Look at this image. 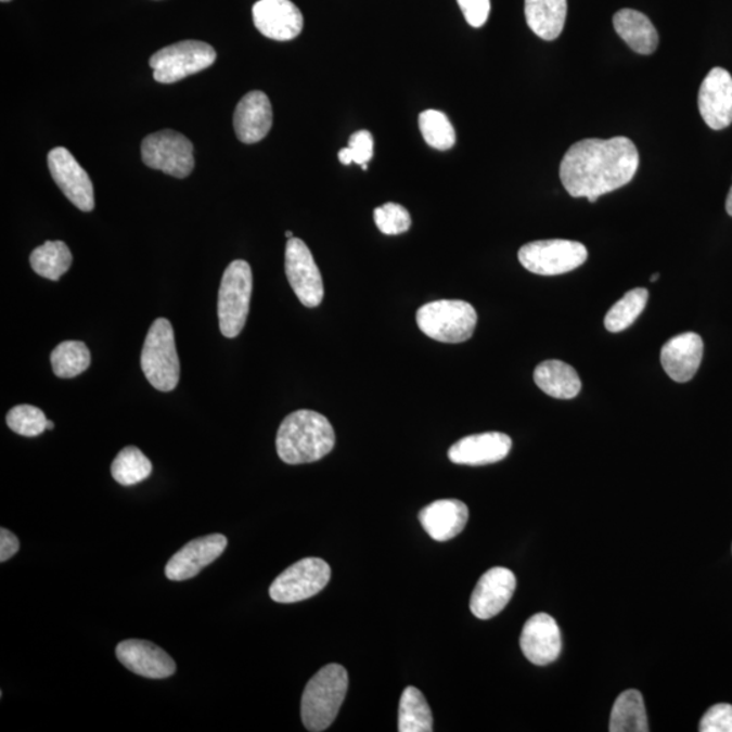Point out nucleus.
<instances>
[{
  "label": "nucleus",
  "mask_w": 732,
  "mask_h": 732,
  "mask_svg": "<svg viewBox=\"0 0 732 732\" xmlns=\"http://www.w3.org/2000/svg\"><path fill=\"white\" fill-rule=\"evenodd\" d=\"M639 163L637 145L624 136L585 139L569 146L563 156L561 181L572 197H585L594 204L601 195L631 182Z\"/></svg>",
  "instance_id": "f257e3e1"
},
{
  "label": "nucleus",
  "mask_w": 732,
  "mask_h": 732,
  "mask_svg": "<svg viewBox=\"0 0 732 732\" xmlns=\"http://www.w3.org/2000/svg\"><path fill=\"white\" fill-rule=\"evenodd\" d=\"M335 433L328 418L312 410H297L282 421L275 448L286 464L314 463L334 449Z\"/></svg>",
  "instance_id": "f03ea898"
},
{
  "label": "nucleus",
  "mask_w": 732,
  "mask_h": 732,
  "mask_svg": "<svg viewBox=\"0 0 732 732\" xmlns=\"http://www.w3.org/2000/svg\"><path fill=\"white\" fill-rule=\"evenodd\" d=\"M349 677L344 666L331 664L320 669L304 689L301 719L311 732L328 730L345 702Z\"/></svg>",
  "instance_id": "7ed1b4c3"
},
{
  "label": "nucleus",
  "mask_w": 732,
  "mask_h": 732,
  "mask_svg": "<svg viewBox=\"0 0 732 732\" xmlns=\"http://www.w3.org/2000/svg\"><path fill=\"white\" fill-rule=\"evenodd\" d=\"M141 369L152 387L162 393L177 388L181 376V363L170 322L165 318L152 323L141 351Z\"/></svg>",
  "instance_id": "20e7f679"
},
{
  "label": "nucleus",
  "mask_w": 732,
  "mask_h": 732,
  "mask_svg": "<svg viewBox=\"0 0 732 732\" xmlns=\"http://www.w3.org/2000/svg\"><path fill=\"white\" fill-rule=\"evenodd\" d=\"M416 323L428 338L444 344H461L474 335L477 313L470 303L463 300H437L418 309Z\"/></svg>",
  "instance_id": "39448f33"
},
{
  "label": "nucleus",
  "mask_w": 732,
  "mask_h": 732,
  "mask_svg": "<svg viewBox=\"0 0 732 732\" xmlns=\"http://www.w3.org/2000/svg\"><path fill=\"white\" fill-rule=\"evenodd\" d=\"M253 293V271L246 260H233L222 274L219 291V324L226 338H235L242 333L249 311Z\"/></svg>",
  "instance_id": "423d86ee"
},
{
  "label": "nucleus",
  "mask_w": 732,
  "mask_h": 732,
  "mask_svg": "<svg viewBox=\"0 0 732 732\" xmlns=\"http://www.w3.org/2000/svg\"><path fill=\"white\" fill-rule=\"evenodd\" d=\"M215 60L216 51L209 43L187 40L172 43L152 54L150 67L154 69L156 81L171 85L210 67Z\"/></svg>",
  "instance_id": "0eeeda50"
},
{
  "label": "nucleus",
  "mask_w": 732,
  "mask_h": 732,
  "mask_svg": "<svg viewBox=\"0 0 732 732\" xmlns=\"http://www.w3.org/2000/svg\"><path fill=\"white\" fill-rule=\"evenodd\" d=\"M518 259L530 273L558 275L582 266L588 259V249L579 242L551 239L525 244L519 248Z\"/></svg>",
  "instance_id": "6e6552de"
},
{
  "label": "nucleus",
  "mask_w": 732,
  "mask_h": 732,
  "mask_svg": "<svg viewBox=\"0 0 732 732\" xmlns=\"http://www.w3.org/2000/svg\"><path fill=\"white\" fill-rule=\"evenodd\" d=\"M330 578L331 568L322 558H301L287 567L271 583L270 599L279 604H293L311 599L328 586Z\"/></svg>",
  "instance_id": "1a4fd4ad"
},
{
  "label": "nucleus",
  "mask_w": 732,
  "mask_h": 732,
  "mask_svg": "<svg viewBox=\"0 0 732 732\" xmlns=\"http://www.w3.org/2000/svg\"><path fill=\"white\" fill-rule=\"evenodd\" d=\"M141 157L146 166L179 179L189 177L194 168L192 141L174 130L146 136L141 143Z\"/></svg>",
  "instance_id": "9d476101"
},
{
  "label": "nucleus",
  "mask_w": 732,
  "mask_h": 732,
  "mask_svg": "<svg viewBox=\"0 0 732 732\" xmlns=\"http://www.w3.org/2000/svg\"><path fill=\"white\" fill-rule=\"evenodd\" d=\"M285 273L298 300L308 308L318 307L323 301L324 286L322 274L312 253L298 237L287 239L285 248Z\"/></svg>",
  "instance_id": "9b49d317"
},
{
  "label": "nucleus",
  "mask_w": 732,
  "mask_h": 732,
  "mask_svg": "<svg viewBox=\"0 0 732 732\" xmlns=\"http://www.w3.org/2000/svg\"><path fill=\"white\" fill-rule=\"evenodd\" d=\"M49 171L53 181L76 208L91 211L95 208L94 187L89 174L64 146H56L48 154Z\"/></svg>",
  "instance_id": "f8f14e48"
},
{
  "label": "nucleus",
  "mask_w": 732,
  "mask_h": 732,
  "mask_svg": "<svg viewBox=\"0 0 732 732\" xmlns=\"http://www.w3.org/2000/svg\"><path fill=\"white\" fill-rule=\"evenodd\" d=\"M698 111L710 129L721 130L732 124V76L716 67L705 76L698 91Z\"/></svg>",
  "instance_id": "ddd939ff"
},
{
  "label": "nucleus",
  "mask_w": 732,
  "mask_h": 732,
  "mask_svg": "<svg viewBox=\"0 0 732 732\" xmlns=\"http://www.w3.org/2000/svg\"><path fill=\"white\" fill-rule=\"evenodd\" d=\"M517 586L513 572L504 567H493L481 575L474 593L471 595L472 615L480 620L496 617L509 604Z\"/></svg>",
  "instance_id": "4468645a"
},
{
  "label": "nucleus",
  "mask_w": 732,
  "mask_h": 732,
  "mask_svg": "<svg viewBox=\"0 0 732 732\" xmlns=\"http://www.w3.org/2000/svg\"><path fill=\"white\" fill-rule=\"evenodd\" d=\"M525 658L537 666L552 664L562 653V633L555 618L537 613L525 622L519 639Z\"/></svg>",
  "instance_id": "2eb2a0df"
},
{
  "label": "nucleus",
  "mask_w": 732,
  "mask_h": 732,
  "mask_svg": "<svg viewBox=\"0 0 732 732\" xmlns=\"http://www.w3.org/2000/svg\"><path fill=\"white\" fill-rule=\"evenodd\" d=\"M228 540L220 534L198 537L189 541L166 564V577L170 580H187L194 578L201 569L208 567L226 551Z\"/></svg>",
  "instance_id": "dca6fc26"
},
{
  "label": "nucleus",
  "mask_w": 732,
  "mask_h": 732,
  "mask_svg": "<svg viewBox=\"0 0 732 732\" xmlns=\"http://www.w3.org/2000/svg\"><path fill=\"white\" fill-rule=\"evenodd\" d=\"M254 25L260 35L275 41H291L300 35L301 11L291 0H258L253 8Z\"/></svg>",
  "instance_id": "f3484780"
},
{
  "label": "nucleus",
  "mask_w": 732,
  "mask_h": 732,
  "mask_svg": "<svg viewBox=\"0 0 732 732\" xmlns=\"http://www.w3.org/2000/svg\"><path fill=\"white\" fill-rule=\"evenodd\" d=\"M116 655L128 670L151 680H163L177 670L171 656L149 640H124L117 645Z\"/></svg>",
  "instance_id": "a211bd4d"
},
{
  "label": "nucleus",
  "mask_w": 732,
  "mask_h": 732,
  "mask_svg": "<svg viewBox=\"0 0 732 732\" xmlns=\"http://www.w3.org/2000/svg\"><path fill=\"white\" fill-rule=\"evenodd\" d=\"M508 434L490 432L461 438L450 447L448 458L460 465H487L508 458L512 450Z\"/></svg>",
  "instance_id": "6ab92c4d"
},
{
  "label": "nucleus",
  "mask_w": 732,
  "mask_h": 732,
  "mask_svg": "<svg viewBox=\"0 0 732 732\" xmlns=\"http://www.w3.org/2000/svg\"><path fill=\"white\" fill-rule=\"evenodd\" d=\"M273 125V108L262 91H249L239 101L233 113V129L244 144L264 140Z\"/></svg>",
  "instance_id": "aec40b11"
},
{
  "label": "nucleus",
  "mask_w": 732,
  "mask_h": 732,
  "mask_svg": "<svg viewBox=\"0 0 732 732\" xmlns=\"http://www.w3.org/2000/svg\"><path fill=\"white\" fill-rule=\"evenodd\" d=\"M704 344L696 333L678 334L667 341L660 350V362L667 376L677 383H686L697 373L703 360Z\"/></svg>",
  "instance_id": "412c9836"
},
{
  "label": "nucleus",
  "mask_w": 732,
  "mask_h": 732,
  "mask_svg": "<svg viewBox=\"0 0 732 732\" xmlns=\"http://www.w3.org/2000/svg\"><path fill=\"white\" fill-rule=\"evenodd\" d=\"M468 515V508L459 499H439L421 510L420 521L433 540L444 542L463 531Z\"/></svg>",
  "instance_id": "4be33fe9"
},
{
  "label": "nucleus",
  "mask_w": 732,
  "mask_h": 732,
  "mask_svg": "<svg viewBox=\"0 0 732 732\" xmlns=\"http://www.w3.org/2000/svg\"><path fill=\"white\" fill-rule=\"evenodd\" d=\"M613 26L618 36L640 54H651L658 48L659 36L653 22L637 10L622 9L613 16Z\"/></svg>",
  "instance_id": "5701e85b"
},
{
  "label": "nucleus",
  "mask_w": 732,
  "mask_h": 732,
  "mask_svg": "<svg viewBox=\"0 0 732 732\" xmlns=\"http://www.w3.org/2000/svg\"><path fill=\"white\" fill-rule=\"evenodd\" d=\"M567 16V0H525L526 24L545 41L562 35Z\"/></svg>",
  "instance_id": "b1692460"
},
{
  "label": "nucleus",
  "mask_w": 732,
  "mask_h": 732,
  "mask_svg": "<svg viewBox=\"0 0 732 732\" xmlns=\"http://www.w3.org/2000/svg\"><path fill=\"white\" fill-rule=\"evenodd\" d=\"M534 377L542 393L556 399H574L582 388L577 371L563 361L541 362L536 367Z\"/></svg>",
  "instance_id": "393cba45"
},
{
  "label": "nucleus",
  "mask_w": 732,
  "mask_h": 732,
  "mask_svg": "<svg viewBox=\"0 0 732 732\" xmlns=\"http://www.w3.org/2000/svg\"><path fill=\"white\" fill-rule=\"evenodd\" d=\"M611 732H647L650 731L647 712H645L642 693L629 689L617 697L613 705Z\"/></svg>",
  "instance_id": "a878e982"
},
{
  "label": "nucleus",
  "mask_w": 732,
  "mask_h": 732,
  "mask_svg": "<svg viewBox=\"0 0 732 732\" xmlns=\"http://www.w3.org/2000/svg\"><path fill=\"white\" fill-rule=\"evenodd\" d=\"M73 265V254L67 244L62 241H48L42 246L33 249L30 266L43 279L57 281L67 273Z\"/></svg>",
  "instance_id": "bb28decb"
},
{
  "label": "nucleus",
  "mask_w": 732,
  "mask_h": 732,
  "mask_svg": "<svg viewBox=\"0 0 732 732\" xmlns=\"http://www.w3.org/2000/svg\"><path fill=\"white\" fill-rule=\"evenodd\" d=\"M399 732H432L433 716L425 696L414 686L404 689L399 705Z\"/></svg>",
  "instance_id": "cd10ccee"
},
{
  "label": "nucleus",
  "mask_w": 732,
  "mask_h": 732,
  "mask_svg": "<svg viewBox=\"0 0 732 732\" xmlns=\"http://www.w3.org/2000/svg\"><path fill=\"white\" fill-rule=\"evenodd\" d=\"M53 373L60 378H74L89 369L91 355L84 342L65 341L51 355Z\"/></svg>",
  "instance_id": "c85d7f7f"
},
{
  "label": "nucleus",
  "mask_w": 732,
  "mask_h": 732,
  "mask_svg": "<svg viewBox=\"0 0 732 732\" xmlns=\"http://www.w3.org/2000/svg\"><path fill=\"white\" fill-rule=\"evenodd\" d=\"M648 291L644 287H637L626 293L615 306L609 309L605 317V328L611 333H621V331L632 325L643 309L647 306Z\"/></svg>",
  "instance_id": "c756f323"
},
{
  "label": "nucleus",
  "mask_w": 732,
  "mask_h": 732,
  "mask_svg": "<svg viewBox=\"0 0 732 732\" xmlns=\"http://www.w3.org/2000/svg\"><path fill=\"white\" fill-rule=\"evenodd\" d=\"M152 464L139 448L127 447L117 454L112 464L113 479L121 486H134L151 475Z\"/></svg>",
  "instance_id": "7c9ffc66"
},
{
  "label": "nucleus",
  "mask_w": 732,
  "mask_h": 732,
  "mask_svg": "<svg viewBox=\"0 0 732 732\" xmlns=\"http://www.w3.org/2000/svg\"><path fill=\"white\" fill-rule=\"evenodd\" d=\"M418 123H420L421 133L427 145L438 151L452 149L455 143V132L447 114L428 108L420 114Z\"/></svg>",
  "instance_id": "2f4dec72"
},
{
  "label": "nucleus",
  "mask_w": 732,
  "mask_h": 732,
  "mask_svg": "<svg viewBox=\"0 0 732 732\" xmlns=\"http://www.w3.org/2000/svg\"><path fill=\"white\" fill-rule=\"evenodd\" d=\"M8 426L20 436L37 437L47 431V416L38 407L20 404L13 407L5 416Z\"/></svg>",
  "instance_id": "473e14b6"
},
{
  "label": "nucleus",
  "mask_w": 732,
  "mask_h": 732,
  "mask_svg": "<svg viewBox=\"0 0 732 732\" xmlns=\"http://www.w3.org/2000/svg\"><path fill=\"white\" fill-rule=\"evenodd\" d=\"M374 221L384 235H400L411 227L409 210L395 203H387L374 209Z\"/></svg>",
  "instance_id": "72a5a7b5"
},
{
  "label": "nucleus",
  "mask_w": 732,
  "mask_h": 732,
  "mask_svg": "<svg viewBox=\"0 0 732 732\" xmlns=\"http://www.w3.org/2000/svg\"><path fill=\"white\" fill-rule=\"evenodd\" d=\"M374 141L373 136L369 130H358L352 133L349 139V144L346 149L338 152V159L342 165L349 166L350 163L356 165H368V162L373 157Z\"/></svg>",
  "instance_id": "f704fd0d"
},
{
  "label": "nucleus",
  "mask_w": 732,
  "mask_h": 732,
  "mask_svg": "<svg viewBox=\"0 0 732 732\" xmlns=\"http://www.w3.org/2000/svg\"><path fill=\"white\" fill-rule=\"evenodd\" d=\"M702 732H732V705L716 704L710 707L699 721Z\"/></svg>",
  "instance_id": "c9c22d12"
},
{
  "label": "nucleus",
  "mask_w": 732,
  "mask_h": 732,
  "mask_svg": "<svg viewBox=\"0 0 732 732\" xmlns=\"http://www.w3.org/2000/svg\"><path fill=\"white\" fill-rule=\"evenodd\" d=\"M460 10L463 11L465 21L472 27H481L490 15V0H458Z\"/></svg>",
  "instance_id": "e433bc0d"
},
{
  "label": "nucleus",
  "mask_w": 732,
  "mask_h": 732,
  "mask_svg": "<svg viewBox=\"0 0 732 732\" xmlns=\"http://www.w3.org/2000/svg\"><path fill=\"white\" fill-rule=\"evenodd\" d=\"M20 550V541L8 529H0V562H8Z\"/></svg>",
  "instance_id": "4c0bfd02"
},
{
  "label": "nucleus",
  "mask_w": 732,
  "mask_h": 732,
  "mask_svg": "<svg viewBox=\"0 0 732 732\" xmlns=\"http://www.w3.org/2000/svg\"><path fill=\"white\" fill-rule=\"evenodd\" d=\"M725 210L727 214H729L732 217V187L730 189L729 195H727Z\"/></svg>",
  "instance_id": "58836bf2"
},
{
  "label": "nucleus",
  "mask_w": 732,
  "mask_h": 732,
  "mask_svg": "<svg viewBox=\"0 0 732 732\" xmlns=\"http://www.w3.org/2000/svg\"><path fill=\"white\" fill-rule=\"evenodd\" d=\"M52 428H54V423L52 421H48L47 431H52Z\"/></svg>",
  "instance_id": "ea45409f"
},
{
  "label": "nucleus",
  "mask_w": 732,
  "mask_h": 732,
  "mask_svg": "<svg viewBox=\"0 0 732 732\" xmlns=\"http://www.w3.org/2000/svg\"><path fill=\"white\" fill-rule=\"evenodd\" d=\"M658 277H659L658 273H656V274H654L653 277H651V282H655L656 280H658Z\"/></svg>",
  "instance_id": "a19ab883"
},
{
  "label": "nucleus",
  "mask_w": 732,
  "mask_h": 732,
  "mask_svg": "<svg viewBox=\"0 0 732 732\" xmlns=\"http://www.w3.org/2000/svg\"><path fill=\"white\" fill-rule=\"evenodd\" d=\"M285 236H286L287 239H292V237H293V232H292V231H286V232H285Z\"/></svg>",
  "instance_id": "79ce46f5"
},
{
  "label": "nucleus",
  "mask_w": 732,
  "mask_h": 732,
  "mask_svg": "<svg viewBox=\"0 0 732 732\" xmlns=\"http://www.w3.org/2000/svg\"><path fill=\"white\" fill-rule=\"evenodd\" d=\"M2 2H3V3H4V2H10V0H2Z\"/></svg>",
  "instance_id": "37998d69"
}]
</instances>
